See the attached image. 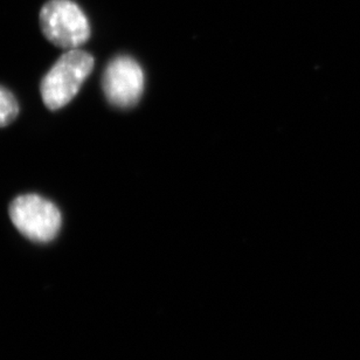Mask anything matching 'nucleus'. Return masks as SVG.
<instances>
[{
	"mask_svg": "<svg viewBox=\"0 0 360 360\" xmlns=\"http://www.w3.org/2000/svg\"><path fill=\"white\" fill-rule=\"evenodd\" d=\"M94 58L82 49H68L60 56L40 84L42 101L58 110L73 100L94 70Z\"/></svg>",
	"mask_w": 360,
	"mask_h": 360,
	"instance_id": "obj_1",
	"label": "nucleus"
},
{
	"mask_svg": "<svg viewBox=\"0 0 360 360\" xmlns=\"http://www.w3.org/2000/svg\"><path fill=\"white\" fill-rule=\"evenodd\" d=\"M8 213L14 227L33 243H51L59 234L63 224L56 205L38 194L15 198L10 204Z\"/></svg>",
	"mask_w": 360,
	"mask_h": 360,
	"instance_id": "obj_2",
	"label": "nucleus"
},
{
	"mask_svg": "<svg viewBox=\"0 0 360 360\" xmlns=\"http://www.w3.org/2000/svg\"><path fill=\"white\" fill-rule=\"evenodd\" d=\"M40 27L53 45L63 49H79L88 41V18L72 0H49L40 11Z\"/></svg>",
	"mask_w": 360,
	"mask_h": 360,
	"instance_id": "obj_3",
	"label": "nucleus"
},
{
	"mask_svg": "<svg viewBox=\"0 0 360 360\" xmlns=\"http://www.w3.org/2000/svg\"><path fill=\"white\" fill-rule=\"evenodd\" d=\"M102 88L107 100L115 107H134L144 90L142 68L130 56H116L104 70Z\"/></svg>",
	"mask_w": 360,
	"mask_h": 360,
	"instance_id": "obj_4",
	"label": "nucleus"
},
{
	"mask_svg": "<svg viewBox=\"0 0 360 360\" xmlns=\"http://www.w3.org/2000/svg\"><path fill=\"white\" fill-rule=\"evenodd\" d=\"M19 115V103L10 90L0 86V128L11 124Z\"/></svg>",
	"mask_w": 360,
	"mask_h": 360,
	"instance_id": "obj_5",
	"label": "nucleus"
}]
</instances>
